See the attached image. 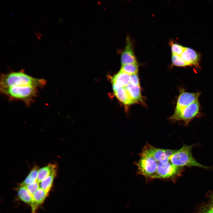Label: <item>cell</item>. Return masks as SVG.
<instances>
[{
	"instance_id": "obj_13",
	"label": "cell",
	"mask_w": 213,
	"mask_h": 213,
	"mask_svg": "<svg viewBox=\"0 0 213 213\" xmlns=\"http://www.w3.org/2000/svg\"><path fill=\"white\" fill-rule=\"evenodd\" d=\"M125 88L131 99L135 103L142 101V96L139 86L134 85L130 83Z\"/></svg>"
},
{
	"instance_id": "obj_11",
	"label": "cell",
	"mask_w": 213,
	"mask_h": 213,
	"mask_svg": "<svg viewBox=\"0 0 213 213\" xmlns=\"http://www.w3.org/2000/svg\"><path fill=\"white\" fill-rule=\"evenodd\" d=\"M48 193L39 188L33 196V201L31 206L32 213H36L38 206L44 201Z\"/></svg>"
},
{
	"instance_id": "obj_19",
	"label": "cell",
	"mask_w": 213,
	"mask_h": 213,
	"mask_svg": "<svg viewBox=\"0 0 213 213\" xmlns=\"http://www.w3.org/2000/svg\"><path fill=\"white\" fill-rule=\"evenodd\" d=\"M169 45L171 48L172 54L179 55L181 54L186 48L171 40L170 41Z\"/></svg>"
},
{
	"instance_id": "obj_3",
	"label": "cell",
	"mask_w": 213,
	"mask_h": 213,
	"mask_svg": "<svg viewBox=\"0 0 213 213\" xmlns=\"http://www.w3.org/2000/svg\"><path fill=\"white\" fill-rule=\"evenodd\" d=\"M158 163L153 157L143 151L137 163L139 173L146 178H152L156 172Z\"/></svg>"
},
{
	"instance_id": "obj_15",
	"label": "cell",
	"mask_w": 213,
	"mask_h": 213,
	"mask_svg": "<svg viewBox=\"0 0 213 213\" xmlns=\"http://www.w3.org/2000/svg\"><path fill=\"white\" fill-rule=\"evenodd\" d=\"M57 169L54 170L46 178L39 183L40 188L48 193L53 185L54 179L57 175Z\"/></svg>"
},
{
	"instance_id": "obj_18",
	"label": "cell",
	"mask_w": 213,
	"mask_h": 213,
	"mask_svg": "<svg viewBox=\"0 0 213 213\" xmlns=\"http://www.w3.org/2000/svg\"><path fill=\"white\" fill-rule=\"evenodd\" d=\"M138 70L137 63H130L122 65L120 71L130 75L137 74Z\"/></svg>"
},
{
	"instance_id": "obj_21",
	"label": "cell",
	"mask_w": 213,
	"mask_h": 213,
	"mask_svg": "<svg viewBox=\"0 0 213 213\" xmlns=\"http://www.w3.org/2000/svg\"><path fill=\"white\" fill-rule=\"evenodd\" d=\"M24 186L25 187L32 196L36 191L40 188L39 183L37 181Z\"/></svg>"
},
{
	"instance_id": "obj_22",
	"label": "cell",
	"mask_w": 213,
	"mask_h": 213,
	"mask_svg": "<svg viewBox=\"0 0 213 213\" xmlns=\"http://www.w3.org/2000/svg\"><path fill=\"white\" fill-rule=\"evenodd\" d=\"M130 83L133 85L140 86L139 80L137 74L130 75Z\"/></svg>"
},
{
	"instance_id": "obj_8",
	"label": "cell",
	"mask_w": 213,
	"mask_h": 213,
	"mask_svg": "<svg viewBox=\"0 0 213 213\" xmlns=\"http://www.w3.org/2000/svg\"><path fill=\"white\" fill-rule=\"evenodd\" d=\"M180 56L188 66H194L196 68H199L200 56L194 50L190 48L186 47Z\"/></svg>"
},
{
	"instance_id": "obj_12",
	"label": "cell",
	"mask_w": 213,
	"mask_h": 213,
	"mask_svg": "<svg viewBox=\"0 0 213 213\" xmlns=\"http://www.w3.org/2000/svg\"><path fill=\"white\" fill-rule=\"evenodd\" d=\"M114 92L116 97L123 104L129 105L135 103L131 99L125 87L120 88Z\"/></svg>"
},
{
	"instance_id": "obj_4",
	"label": "cell",
	"mask_w": 213,
	"mask_h": 213,
	"mask_svg": "<svg viewBox=\"0 0 213 213\" xmlns=\"http://www.w3.org/2000/svg\"><path fill=\"white\" fill-rule=\"evenodd\" d=\"M181 168L174 165L170 161L165 164L158 162L156 172L152 178L173 180L180 175Z\"/></svg>"
},
{
	"instance_id": "obj_6",
	"label": "cell",
	"mask_w": 213,
	"mask_h": 213,
	"mask_svg": "<svg viewBox=\"0 0 213 213\" xmlns=\"http://www.w3.org/2000/svg\"><path fill=\"white\" fill-rule=\"evenodd\" d=\"M199 104L197 100L185 108L175 121L182 120L188 124L199 114Z\"/></svg>"
},
{
	"instance_id": "obj_2",
	"label": "cell",
	"mask_w": 213,
	"mask_h": 213,
	"mask_svg": "<svg viewBox=\"0 0 213 213\" xmlns=\"http://www.w3.org/2000/svg\"><path fill=\"white\" fill-rule=\"evenodd\" d=\"M195 145L184 144L183 146L169 158L170 162L176 166L196 167L209 169V167L203 165L198 162L193 157L192 149Z\"/></svg>"
},
{
	"instance_id": "obj_23",
	"label": "cell",
	"mask_w": 213,
	"mask_h": 213,
	"mask_svg": "<svg viewBox=\"0 0 213 213\" xmlns=\"http://www.w3.org/2000/svg\"><path fill=\"white\" fill-rule=\"evenodd\" d=\"M208 196L209 197V204L213 206V192H211L208 194Z\"/></svg>"
},
{
	"instance_id": "obj_10",
	"label": "cell",
	"mask_w": 213,
	"mask_h": 213,
	"mask_svg": "<svg viewBox=\"0 0 213 213\" xmlns=\"http://www.w3.org/2000/svg\"><path fill=\"white\" fill-rule=\"evenodd\" d=\"M112 88L114 91L125 87L130 83V75L120 71L112 78Z\"/></svg>"
},
{
	"instance_id": "obj_7",
	"label": "cell",
	"mask_w": 213,
	"mask_h": 213,
	"mask_svg": "<svg viewBox=\"0 0 213 213\" xmlns=\"http://www.w3.org/2000/svg\"><path fill=\"white\" fill-rule=\"evenodd\" d=\"M133 45L128 36L126 38V45L121 55V62L122 65L130 63H137L133 49Z\"/></svg>"
},
{
	"instance_id": "obj_16",
	"label": "cell",
	"mask_w": 213,
	"mask_h": 213,
	"mask_svg": "<svg viewBox=\"0 0 213 213\" xmlns=\"http://www.w3.org/2000/svg\"><path fill=\"white\" fill-rule=\"evenodd\" d=\"M39 169L38 166H34L24 180L20 183V185L25 186L37 181L38 174Z\"/></svg>"
},
{
	"instance_id": "obj_9",
	"label": "cell",
	"mask_w": 213,
	"mask_h": 213,
	"mask_svg": "<svg viewBox=\"0 0 213 213\" xmlns=\"http://www.w3.org/2000/svg\"><path fill=\"white\" fill-rule=\"evenodd\" d=\"M143 151L153 157L158 162L165 164L170 161L169 157L166 155L165 149L149 146L146 147Z\"/></svg>"
},
{
	"instance_id": "obj_1",
	"label": "cell",
	"mask_w": 213,
	"mask_h": 213,
	"mask_svg": "<svg viewBox=\"0 0 213 213\" xmlns=\"http://www.w3.org/2000/svg\"><path fill=\"white\" fill-rule=\"evenodd\" d=\"M38 89L33 83L21 79L8 87H0V91L9 101H21L29 106L38 97Z\"/></svg>"
},
{
	"instance_id": "obj_14",
	"label": "cell",
	"mask_w": 213,
	"mask_h": 213,
	"mask_svg": "<svg viewBox=\"0 0 213 213\" xmlns=\"http://www.w3.org/2000/svg\"><path fill=\"white\" fill-rule=\"evenodd\" d=\"M57 169L56 164L50 163L39 169L38 174L37 182L40 183L48 177L52 171Z\"/></svg>"
},
{
	"instance_id": "obj_17",
	"label": "cell",
	"mask_w": 213,
	"mask_h": 213,
	"mask_svg": "<svg viewBox=\"0 0 213 213\" xmlns=\"http://www.w3.org/2000/svg\"><path fill=\"white\" fill-rule=\"evenodd\" d=\"M17 193L18 196L21 201L31 205L33 201V196L25 186H20L18 189Z\"/></svg>"
},
{
	"instance_id": "obj_20",
	"label": "cell",
	"mask_w": 213,
	"mask_h": 213,
	"mask_svg": "<svg viewBox=\"0 0 213 213\" xmlns=\"http://www.w3.org/2000/svg\"><path fill=\"white\" fill-rule=\"evenodd\" d=\"M171 60L172 64L175 66L179 67L188 66L180 55L172 54Z\"/></svg>"
},
{
	"instance_id": "obj_5",
	"label": "cell",
	"mask_w": 213,
	"mask_h": 213,
	"mask_svg": "<svg viewBox=\"0 0 213 213\" xmlns=\"http://www.w3.org/2000/svg\"><path fill=\"white\" fill-rule=\"evenodd\" d=\"M199 93H189L182 90L178 97L175 112L171 117L174 120L186 107L198 100Z\"/></svg>"
}]
</instances>
